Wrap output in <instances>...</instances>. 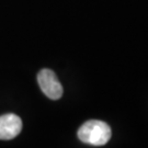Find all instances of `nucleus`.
<instances>
[{
  "mask_svg": "<svg viewBox=\"0 0 148 148\" xmlns=\"http://www.w3.org/2000/svg\"><path fill=\"white\" fill-rule=\"evenodd\" d=\"M77 136L84 144L92 146L106 145L112 136L110 125L100 120H90L79 127Z\"/></svg>",
  "mask_w": 148,
  "mask_h": 148,
  "instance_id": "nucleus-1",
  "label": "nucleus"
},
{
  "mask_svg": "<svg viewBox=\"0 0 148 148\" xmlns=\"http://www.w3.org/2000/svg\"><path fill=\"white\" fill-rule=\"evenodd\" d=\"M37 84L42 92L51 100H59L64 93L62 84L52 69H41L37 74Z\"/></svg>",
  "mask_w": 148,
  "mask_h": 148,
  "instance_id": "nucleus-2",
  "label": "nucleus"
},
{
  "mask_svg": "<svg viewBox=\"0 0 148 148\" xmlns=\"http://www.w3.org/2000/svg\"><path fill=\"white\" fill-rule=\"evenodd\" d=\"M22 130L21 119L13 114L8 113L0 116V139L10 140L16 137Z\"/></svg>",
  "mask_w": 148,
  "mask_h": 148,
  "instance_id": "nucleus-3",
  "label": "nucleus"
}]
</instances>
